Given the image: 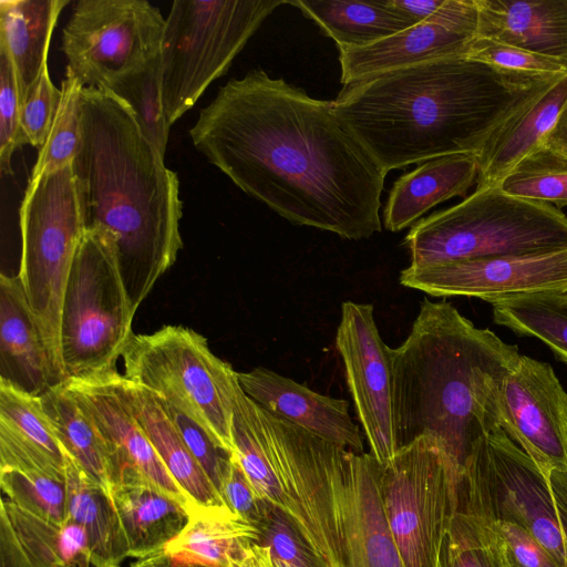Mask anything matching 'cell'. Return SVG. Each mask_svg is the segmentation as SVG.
I'll use <instances>...</instances> for the list:
<instances>
[{
  "label": "cell",
  "mask_w": 567,
  "mask_h": 567,
  "mask_svg": "<svg viewBox=\"0 0 567 567\" xmlns=\"http://www.w3.org/2000/svg\"><path fill=\"white\" fill-rule=\"evenodd\" d=\"M189 136L238 188L295 225L353 240L382 229L386 173L333 101L252 70L219 89Z\"/></svg>",
  "instance_id": "cell-1"
},
{
  "label": "cell",
  "mask_w": 567,
  "mask_h": 567,
  "mask_svg": "<svg viewBox=\"0 0 567 567\" xmlns=\"http://www.w3.org/2000/svg\"><path fill=\"white\" fill-rule=\"evenodd\" d=\"M564 73L498 68L466 55L430 60L344 85L339 118L386 174L475 154Z\"/></svg>",
  "instance_id": "cell-2"
},
{
  "label": "cell",
  "mask_w": 567,
  "mask_h": 567,
  "mask_svg": "<svg viewBox=\"0 0 567 567\" xmlns=\"http://www.w3.org/2000/svg\"><path fill=\"white\" fill-rule=\"evenodd\" d=\"M82 145L72 168L85 230L115 249L136 311L183 247L177 174L121 99L83 87Z\"/></svg>",
  "instance_id": "cell-3"
},
{
  "label": "cell",
  "mask_w": 567,
  "mask_h": 567,
  "mask_svg": "<svg viewBox=\"0 0 567 567\" xmlns=\"http://www.w3.org/2000/svg\"><path fill=\"white\" fill-rule=\"evenodd\" d=\"M519 355L452 303L424 299L408 338L392 349L398 450L429 435L463 473L480 443L501 427L497 393Z\"/></svg>",
  "instance_id": "cell-4"
},
{
  "label": "cell",
  "mask_w": 567,
  "mask_h": 567,
  "mask_svg": "<svg viewBox=\"0 0 567 567\" xmlns=\"http://www.w3.org/2000/svg\"><path fill=\"white\" fill-rule=\"evenodd\" d=\"M234 454L257 493L284 511L329 567H344L332 480L346 449L272 415L235 388Z\"/></svg>",
  "instance_id": "cell-5"
},
{
  "label": "cell",
  "mask_w": 567,
  "mask_h": 567,
  "mask_svg": "<svg viewBox=\"0 0 567 567\" xmlns=\"http://www.w3.org/2000/svg\"><path fill=\"white\" fill-rule=\"evenodd\" d=\"M404 243L410 266L550 252L567 248V217L550 204L483 186L416 221Z\"/></svg>",
  "instance_id": "cell-6"
},
{
  "label": "cell",
  "mask_w": 567,
  "mask_h": 567,
  "mask_svg": "<svg viewBox=\"0 0 567 567\" xmlns=\"http://www.w3.org/2000/svg\"><path fill=\"white\" fill-rule=\"evenodd\" d=\"M17 275L42 333L56 384L65 382L61 354L62 300L85 231L72 165L30 177L20 206Z\"/></svg>",
  "instance_id": "cell-7"
},
{
  "label": "cell",
  "mask_w": 567,
  "mask_h": 567,
  "mask_svg": "<svg viewBox=\"0 0 567 567\" xmlns=\"http://www.w3.org/2000/svg\"><path fill=\"white\" fill-rule=\"evenodd\" d=\"M287 0H176L161 45L162 92L169 125L224 75L264 20Z\"/></svg>",
  "instance_id": "cell-8"
},
{
  "label": "cell",
  "mask_w": 567,
  "mask_h": 567,
  "mask_svg": "<svg viewBox=\"0 0 567 567\" xmlns=\"http://www.w3.org/2000/svg\"><path fill=\"white\" fill-rule=\"evenodd\" d=\"M124 377L173 404L234 453L233 402L238 375L206 338L183 326L133 334L122 355Z\"/></svg>",
  "instance_id": "cell-9"
},
{
  "label": "cell",
  "mask_w": 567,
  "mask_h": 567,
  "mask_svg": "<svg viewBox=\"0 0 567 567\" xmlns=\"http://www.w3.org/2000/svg\"><path fill=\"white\" fill-rule=\"evenodd\" d=\"M135 312L112 243L85 230L62 300L60 340L65 381L116 369L134 334Z\"/></svg>",
  "instance_id": "cell-10"
},
{
  "label": "cell",
  "mask_w": 567,
  "mask_h": 567,
  "mask_svg": "<svg viewBox=\"0 0 567 567\" xmlns=\"http://www.w3.org/2000/svg\"><path fill=\"white\" fill-rule=\"evenodd\" d=\"M461 475L429 435L400 447L381 465L382 505L404 567H442Z\"/></svg>",
  "instance_id": "cell-11"
},
{
  "label": "cell",
  "mask_w": 567,
  "mask_h": 567,
  "mask_svg": "<svg viewBox=\"0 0 567 567\" xmlns=\"http://www.w3.org/2000/svg\"><path fill=\"white\" fill-rule=\"evenodd\" d=\"M457 499L491 522L524 528L567 567V547L549 476L502 427L476 447L461 475Z\"/></svg>",
  "instance_id": "cell-12"
},
{
  "label": "cell",
  "mask_w": 567,
  "mask_h": 567,
  "mask_svg": "<svg viewBox=\"0 0 567 567\" xmlns=\"http://www.w3.org/2000/svg\"><path fill=\"white\" fill-rule=\"evenodd\" d=\"M166 18L146 0H80L62 32L65 73L107 89L159 55Z\"/></svg>",
  "instance_id": "cell-13"
},
{
  "label": "cell",
  "mask_w": 567,
  "mask_h": 567,
  "mask_svg": "<svg viewBox=\"0 0 567 567\" xmlns=\"http://www.w3.org/2000/svg\"><path fill=\"white\" fill-rule=\"evenodd\" d=\"M336 348L344 364L348 389L370 454L384 466L398 451L392 349L379 333L372 305L342 303Z\"/></svg>",
  "instance_id": "cell-14"
},
{
  "label": "cell",
  "mask_w": 567,
  "mask_h": 567,
  "mask_svg": "<svg viewBox=\"0 0 567 567\" xmlns=\"http://www.w3.org/2000/svg\"><path fill=\"white\" fill-rule=\"evenodd\" d=\"M400 282L434 297H471L489 303L524 295L567 291V248L409 266L401 271Z\"/></svg>",
  "instance_id": "cell-15"
},
{
  "label": "cell",
  "mask_w": 567,
  "mask_h": 567,
  "mask_svg": "<svg viewBox=\"0 0 567 567\" xmlns=\"http://www.w3.org/2000/svg\"><path fill=\"white\" fill-rule=\"evenodd\" d=\"M64 383L87 411L107 446L110 486L144 481L190 511L196 507L172 477L138 423L124 374L114 369Z\"/></svg>",
  "instance_id": "cell-16"
},
{
  "label": "cell",
  "mask_w": 567,
  "mask_h": 567,
  "mask_svg": "<svg viewBox=\"0 0 567 567\" xmlns=\"http://www.w3.org/2000/svg\"><path fill=\"white\" fill-rule=\"evenodd\" d=\"M501 427L543 471H567V392L546 362L520 354L497 393Z\"/></svg>",
  "instance_id": "cell-17"
},
{
  "label": "cell",
  "mask_w": 567,
  "mask_h": 567,
  "mask_svg": "<svg viewBox=\"0 0 567 567\" xmlns=\"http://www.w3.org/2000/svg\"><path fill=\"white\" fill-rule=\"evenodd\" d=\"M475 0H446L426 20L363 48L339 47L340 81L347 85L421 62L466 55L476 38Z\"/></svg>",
  "instance_id": "cell-18"
},
{
  "label": "cell",
  "mask_w": 567,
  "mask_h": 567,
  "mask_svg": "<svg viewBox=\"0 0 567 567\" xmlns=\"http://www.w3.org/2000/svg\"><path fill=\"white\" fill-rule=\"evenodd\" d=\"M381 465L346 450L332 480L344 567H404L384 514Z\"/></svg>",
  "instance_id": "cell-19"
},
{
  "label": "cell",
  "mask_w": 567,
  "mask_h": 567,
  "mask_svg": "<svg viewBox=\"0 0 567 567\" xmlns=\"http://www.w3.org/2000/svg\"><path fill=\"white\" fill-rule=\"evenodd\" d=\"M243 391L275 416L354 453H363V434L349 403L323 395L266 368L238 372Z\"/></svg>",
  "instance_id": "cell-20"
},
{
  "label": "cell",
  "mask_w": 567,
  "mask_h": 567,
  "mask_svg": "<svg viewBox=\"0 0 567 567\" xmlns=\"http://www.w3.org/2000/svg\"><path fill=\"white\" fill-rule=\"evenodd\" d=\"M66 462L41 396L0 381V470L65 480Z\"/></svg>",
  "instance_id": "cell-21"
},
{
  "label": "cell",
  "mask_w": 567,
  "mask_h": 567,
  "mask_svg": "<svg viewBox=\"0 0 567 567\" xmlns=\"http://www.w3.org/2000/svg\"><path fill=\"white\" fill-rule=\"evenodd\" d=\"M0 381L33 395L56 385L48 350L18 276H0Z\"/></svg>",
  "instance_id": "cell-22"
},
{
  "label": "cell",
  "mask_w": 567,
  "mask_h": 567,
  "mask_svg": "<svg viewBox=\"0 0 567 567\" xmlns=\"http://www.w3.org/2000/svg\"><path fill=\"white\" fill-rule=\"evenodd\" d=\"M476 37L554 59L567 69V0H475Z\"/></svg>",
  "instance_id": "cell-23"
},
{
  "label": "cell",
  "mask_w": 567,
  "mask_h": 567,
  "mask_svg": "<svg viewBox=\"0 0 567 567\" xmlns=\"http://www.w3.org/2000/svg\"><path fill=\"white\" fill-rule=\"evenodd\" d=\"M478 175L475 154H453L424 162L392 186L383 212L388 230L398 233L435 205L465 196Z\"/></svg>",
  "instance_id": "cell-24"
},
{
  "label": "cell",
  "mask_w": 567,
  "mask_h": 567,
  "mask_svg": "<svg viewBox=\"0 0 567 567\" xmlns=\"http://www.w3.org/2000/svg\"><path fill=\"white\" fill-rule=\"evenodd\" d=\"M109 492L128 557L143 559L164 551L188 523L187 506L144 481L114 484Z\"/></svg>",
  "instance_id": "cell-25"
},
{
  "label": "cell",
  "mask_w": 567,
  "mask_h": 567,
  "mask_svg": "<svg viewBox=\"0 0 567 567\" xmlns=\"http://www.w3.org/2000/svg\"><path fill=\"white\" fill-rule=\"evenodd\" d=\"M567 103V72L503 124L477 155V187L496 185L554 127Z\"/></svg>",
  "instance_id": "cell-26"
},
{
  "label": "cell",
  "mask_w": 567,
  "mask_h": 567,
  "mask_svg": "<svg viewBox=\"0 0 567 567\" xmlns=\"http://www.w3.org/2000/svg\"><path fill=\"white\" fill-rule=\"evenodd\" d=\"M259 540L258 528L229 507H194L185 528L167 544L172 563L204 567H231Z\"/></svg>",
  "instance_id": "cell-27"
},
{
  "label": "cell",
  "mask_w": 567,
  "mask_h": 567,
  "mask_svg": "<svg viewBox=\"0 0 567 567\" xmlns=\"http://www.w3.org/2000/svg\"><path fill=\"white\" fill-rule=\"evenodd\" d=\"M127 385L138 423L179 487L198 507H228L187 449L161 399L128 380Z\"/></svg>",
  "instance_id": "cell-28"
},
{
  "label": "cell",
  "mask_w": 567,
  "mask_h": 567,
  "mask_svg": "<svg viewBox=\"0 0 567 567\" xmlns=\"http://www.w3.org/2000/svg\"><path fill=\"white\" fill-rule=\"evenodd\" d=\"M69 0H1L0 43L13 62L21 102L39 79L58 18Z\"/></svg>",
  "instance_id": "cell-29"
},
{
  "label": "cell",
  "mask_w": 567,
  "mask_h": 567,
  "mask_svg": "<svg viewBox=\"0 0 567 567\" xmlns=\"http://www.w3.org/2000/svg\"><path fill=\"white\" fill-rule=\"evenodd\" d=\"M65 478L68 520L84 529L92 565L120 567L121 563L128 557V553L109 489L69 456Z\"/></svg>",
  "instance_id": "cell-30"
},
{
  "label": "cell",
  "mask_w": 567,
  "mask_h": 567,
  "mask_svg": "<svg viewBox=\"0 0 567 567\" xmlns=\"http://www.w3.org/2000/svg\"><path fill=\"white\" fill-rule=\"evenodd\" d=\"M290 6L313 20L338 48H363L415 25L388 0H295Z\"/></svg>",
  "instance_id": "cell-31"
},
{
  "label": "cell",
  "mask_w": 567,
  "mask_h": 567,
  "mask_svg": "<svg viewBox=\"0 0 567 567\" xmlns=\"http://www.w3.org/2000/svg\"><path fill=\"white\" fill-rule=\"evenodd\" d=\"M40 396L65 454L109 489L110 454L87 411L64 382L51 386Z\"/></svg>",
  "instance_id": "cell-32"
},
{
  "label": "cell",
  "mask_w": 567,
  "mask_h": 567,
  "mask_svg": "<svg viewBox=\"0 0 567 567\" xmlns=\"http://www.w3.org/2000/svg\"><path fill=\"white\" fill-rule=\"evenodd\" d=\"M0 511L9 518L29 555L43 567H91V550L84 529L66 520L56 525L1 499Z\"/></svg>",
  "instance_id": "cell-33"
},
{
  "label": "cell",
  "mask_w": 567,
  "mask_h": 567,
  "mask_svg": "<svg viewBox=\"0 0 567 567\" xmlns=\"http://www.w3.org/2000/svg\"><path fill=\"white\" fill-rule=\"evenodd\" d=\"M492 305L497 324L539 339L567 363V291L524 295Z\"/></svg>",
  "instance_id": "cell-34"
},
{
  "label": "cell",
  "mask_w": 567,
  "mask_h": 567,
  "mask_svg": "<svg viewBox=\"0 0 567 567\" xmlns=\"http://www.w3.org/2000/svg\"><path fill=\"white\" fill-rule=\"evenodd\" d=\"M442 567H511L493 523L458 499L442 549Z\"/></svg>",
  "instance_id": "cell-35"
},
{
  "label": "cell",
  "mask_w": 567,
  "mask_h": 567,
  "mask_svg": "<svg viewBox=\"0 0 567 567\" xmlns=\"http://www.w3.org/2000/svg\"><path fill=\"white\" fill-rule=\"evenodd\" d=\"M496 185L517 198L567 206V156L539 143Z\"/></svg>",
  "instance_id": "cell-36"
},
{
  "label": "cell",
  "mask_w": 567,
  "mask_h": 567,
  "mask_svg": "<svg viewBox=\"0 0 567 567\" xmlns=\"http://www.w3.org/2000/svg\"><path fill=\"white\" fill-rule=\"evenodd\" d=\"M104 90L128 105L146 137L165 156L171 125L163 104L161 56Z\"/></svg>",
  "instance_id": "cell-37"
},
{
  "label": "cell",
  "mask_w": 567,
  "mask_h": 567,
  "mask_svg": "<svg viewBox=\"0 0 567 567\" xmlns=\"http://www.w3.org/2000/svg\"><path fill=\"white\" fill-rule=\"evenodd\" d=\"M61 99L45 144L39 151L30 177L50 174L72 165L82 145L81 96L83 86L65 73Z\"/></svg>",
  "instance_id": "cell-38"
},
{
  "label": "cell",
  "mask_w": 567,
  "mask_h": 567,
  "mask_svg": "<svg viewBox=\"0 0 567 567\" xmlns=\"http://www.w3.org/2000/svg\"><path fill=\"white\" fill-rule=\"evenodd\" d=\"M0 486L8 499L21 509L56 525L68 520L66 478L38 472L0 470Z\"/></svg>",
  "instance_id": "cell-39"
},
{
  "label": "cell",
  "mask_w": 567,
  "mask_h": 567,
  "mask_svg": "<svg viewBox=\"0 0 567 567\" xmlns=\"http://www.w3.org/2000/svg\"><path fill=\"white\" fill-rule=\"evenodd\" d=\"M257 528L258 544L268 548L271 558L301 567H329L312 549L295 522L271 503Z\"/></svg>",
  "instance_id": "cell-40"
},
{
  "label": "cell",
  "mask_w": 567,
  "mask_h": 567,
  "mask_svg": "<svg viewBox=\"0 0 567 567\" xmlns=\"http://www.w3.org/2000/svg\"><path fill=\"white\" fill-rule=\"evenodd\" d=\"M161 401L187 449L221 495L234 453L223 449L199 424L173 404Z\"/></svg>",
  "instance_id": "cell-41"
},
{
  "label": "cell",
  "mask_w": 567,
  "mask_h": 567,
  "mask_svg": "<svg viewBox=\"0 0 567 567\" xmlns=\"http://www.w3.org/2000/svg\"><path fill=\"white\" fill-rule=\"evenodd\" d=\"M61 99V89L51 81L45 65L21 106L20 146L29 144L39 151L49 136Z\"/></svg>",
  "instance_id": "cell-42"
},
{
  "label": "cell",
  "mask_w": 567,
  "mask_h": 567,
  "mask_svg": "<svg viewBox=\"0 0 567 567\" xmlns=\"http://www.w3.org/2000/svg\"><path fill=\"white\" fill-rule=\"evenodd\" d=\"M21 106L12 59L0 43V169L3 175H12V155L20 147Z\"/></svg>",
  "instance_id": "cell-43"
},
{
  "label": "cell",
  "mask_w": 567,
  "mask_h": 567,
  "mask_svg": "<svg viewBox=\"0 0 567 567\" xmlns=\"http://www.w3.org/2000/svg\"><path fill=\"white\" fill-rule=\"evenodd\" d=\"M466 56L511 71L530 73L567 72V69L554 59L478 37L472 42Z\"/></svg>",
  "instance_id": "cell-44"
},
{
  "label": "cell",
  "mask_w": 567,
  "mask_h": 567,
  "mask_svg": "<svg viewBox=\"0 0 567 567\" xmlns=\"http://www.w3.org/2000/svg\"><path fill=\"white\" fill-rule=\"evenodd\" d=\"M221 497L234 513L256 527L264 518L270 504L257 493L235 454L223 484Z\"/></svg>",
  "instance_id": "cell-45"
},
{
  "label": "cell",
  "mask_w": 567,
  "mask_h": 567,
  "mask_svg": "<svg viewBox=\"0 0 567 567\" xmlns=\"http://www.w3.org/2000/svg\"><path fill=\"white\" fill-rule=\"evenodd\" d=\"M499 534L511 567H561L547 548L524 528L492 522Z\"/></svg>",
  "instance_id": "cell-46"
},
{
  "label": "cell",
  "mask_w": 567,
  "mask_h": 567,
  "mask_svg": "<svg viewBox=\"0 0 567 567\" xmlns=\"http://www.w3.org/2000/svg\"><path fill=\"white\" fill-rule=\"evenodd\" d=\"M389 4L411 21L417 24L433 16L446 0H388Z\"/></svg>",
  "instance_id": "cell-47"
},
{
  "label": "cell",
  "mask_w": 567,
  "mask_h": 567,
  "mask_svg": "<svg viewBox=\"0 0 567 567\" xmlns=\"http://www.w3.org/2000/svg\"><path fill=\"white\" fill-rule=\"evenodd\" d=\"M549 484L567 547V471H551L549 473Z\"/></svg>",
  "instance_id": "cell-48"
},
{
  "label": "cell",
  "mask_w": 567,
  "mask_h": 567,
  "mask_svg": "<svg viewBox=\"0 0 567 567\" xmlns=\"http://www.w3.org/2000/svg\"><path fill=\"white\" fill-rule=\"evenodd\" d=\"M540 143L567 156V103Z\"/></svg>",
  "instance_id": "cell-49"
},
{
  "label": "cell",
  "mask_w": 567,
  "mask_h": 567,
  "mask_svg": "<svg viewBox=\"0 0 567 567\" xmlns=\"http://www.w3.org/2000/svg\"><path fill=\"white\" fill-rule=\"evenodd\" d=\"M231 567H275L267 547L254 543L244 555L233 563Z\"/></svg>",
  "instance_id": "cell-50"
},
{
  "label": "cell",
  "mask_w": 567,
  "mask_h": 567,
  "mask_svg": "<svg viewBox=\"0 0 567 567\" xmlns=\"http://www.w3.org/2000/svg\"><path fill=\"white\" fill-rule=\"evenodd\" d=\"M167 560L168 557L162 551L147 558L137 559L131 564V567H166Z\"/></svg>",
  "instance_id": "cell-51"
},
{
  "label": "cell",
  "mask_w": 567,
  "mask_h": 567,
  "mask_svg": "<svg viewBox=\"0 0 567 567\" xmlns=\"http://www.w3.org/2000/svg\"><path fill=\"white\" fill-rule=\"evenodd\" d=\"M272 561H274L275 567H301V566H298V565H295V564H291V563H288V561H284V560H280V559H274L272 558Z\"/></svg>",
  "instance_id": "cell-52"
},
{
  "label": "cell",
  "mask_w": 567,
  "mask_h": 567,
  "mask_svg": "<svg viewBox=\"0 0 567 567\" xmlns=\"http://www.w3.org/2000/svg\"><path fill=\"white\" fill-rule=\"evenodd\" d=\"M166 567H204V566H199V565H184V564H175V563H172L168 558L167 560V566Z\"/></svg>",
  "instance_id": "cell-53"
}]
</instances>
